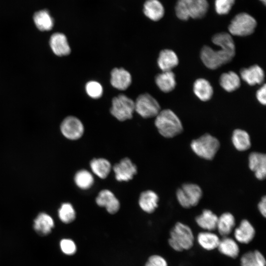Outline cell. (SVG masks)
Here are the masks:
<instances>
[{"instance_id":"obj_1","label":"cell","mask_w":266,"mask_h":266,"mask_svg":"<svg viewBox=\"0 0 266 266\" xmlns=\"http://www.w3.org/2000/svg\"><path fill=\"white\" fill-rule=\"evenodd\" d=\"M212 41L220 48V50H214L209 46H204L200 52V58L207 67L215 69L233 59L235 48L231 34L226 32L214 34Z\"/></svg>"},{"instance_id":"obj_2","label":"cell","mask_w":266,"mask_h":266,"mask_svg":"<svg viewBox=\"0 0 266 266\" xmlns=\"http://www.w3.org/2000/svg\"><path fill=\"white\" fill-rule=\"evenodd\" d=\"M209 8L207 0H177L175 12L176 17L182 21L190 18L199 19L203 18Z\"/></svg>"},{"instance_id":"obj_3","label":"cell","mask_w":266,"mask_h":266,"mask_svg":"<svg viewBox=\"0 0 266 266\" xmlns=\"http://www.w3.org/2000/svg\"><path fill=\"white\" fill-rule=\"evenodd\" d=\"M155 125L164 137L171 138L183 131L182 123L177 116L170 109L160 111L156 116Z\"/></svg>"},{"instance_id":"obj_4","label":"cell","mask_w":266,"mask_h":266,"mask_svg":"<svg viewBox=\"0 0 266 266\" xmlns=\"http://www.w3.org/2000/svg\"><path fill=\"white\" fill-rule=\"evenodd\" d=\"M194 237L191 228L181 222L175 224L170 233L169 245L178 252L189 250L194 244Z\"/></svg>"},{"instance_id":"obj_5","label":"cell","mask_w":266,"mask_h":266,"mask_svg":"<svg viewBox=\"0 0 266 266\" xmlns=\"http://www.w3.org/2000/svg\"><path fill=\"white\" fill-rule=\"evenodd\" d=\"M193 152L205 160H212L220 147L219 140L212 135L206 133L193 140L191 143Z\"/></svg>"},{"instance_id":"obj_6","label":"cell","mask_w":266,"mask_h":266,"mask_svg":"<svg viewBox=\"0 0 266 266\" xmlns=\"http://www.w3.org/2000/svg\"><path fill=\"white\" fill-rule=\"evenodd\" d=\"M257 24V21L253 16L246 12H241L232 19L228 30L233 35L248 36L254 32Z\"/></svg>"},{"instance_id":"obj_7","label":"cell","mask_w":266,"mask_h":266,"mask_svg":"<svg viewBox=\"0 0 266 266\" xmlns=\"http://www.w3.org/2000/svg\"><path fill=\"white\" fill-rule=\"evenodd\" d=\"M202 195L200 187L193 183L184 184L176 192V198L179 204L186 208L197 205Z\"/></svg>"},{"instance_id":"obj_8","label":"cell","mask_w":266,"mask_h":266,"mask_svg":"<svg viewBox=\"0 0 266 266\" xmlns=\"http://www.w3.org/2000/svg\"><path fill=\"white\" fill-rule=\"evenodd\" d=\"M134 111V102L126 95H119L113 99L110 112L118 120L131 119Z\"/></svg>"},{"instance_id":"obj_9","label":"cell","mask_w":266,"mask_h":266,"mask_svg":"<svg viewBox=\"0 0 266 266\" xmlns=\"http://www.w3.org/2000/svg\"><path fill=\"white\" fill-rule=\"evenodd\" d=\"M135 111L144 118L156 116L160 111V106L150 94L145 93L139 95L134 102Z\"/></svg>"},{"instance_id":"obj_10","label":"cell","mask_w":266,"mask_h":266,"mask_svg":"<svg viewBox=\"0 0 266 266\" xmlns=\"http://www.w3.org/2000/svg\"><path fill=\"white\" fill-rule=\"evenodd\" d=\"M61 130L63 134L70 140H77L82 137L84 128L81 121L74 116H68L62 122Z\"/></svg>"},{"instance_id":"obj_11","label":"cell","mask_w":266,"mask_h":266,"mask_svg":"<svg viewBox=\"0 0 266 266\" xmlns=\"http://www.w3.org/2000/svg\"><path fill=\"white\" fill-rule=\"evenodd\" d=\"M116 179L118 181H128L137 172L136 166L128 158L122 159L113 167Z\"/></svg>"},{"instance_id":"obj_12","label":"cell","mask_w":266,"mask_h":266,"mask_svg":"<svg viewBox=\"0 0 266 266\" xmlns=\"http://www.w3.org/2000/svg\"><path fill=\"white\" fill-rule=\"evenodd\" d=\"M97 204L106 208L110 214L116 213L119 209V201L114 194L110 190L104 189L100 191L96 199Z\"/></svg>"},{"instance_id":"obj_13","label":"cell","mask_w":266,"mask_h":266,"mask_svg":"<svg viewBox=\"0 0 266 266\" xmlns=\"http://www.w3.org/2000/svg\"><path fill=\"white\" fill-rule=\"evenodd\" d=\"M249 167L259 180L265 179L266 175V156L259 152H252L249 156Z\"/></svg>"},{"instance_id":"obj_14","label":"cell","mask_w":266,"mask_h":266,"mask_svg":"<svg viewBox=\"0 0 266 266\" xmlns=\"http://www.w3.org/2000/svg\"><path fill=\"white\" fill-rule=\"evenodd\" d=\"M240 74L241 78L251 86L261 84L265 79L263 69L257 65L241 69Z\"/></svg>"},{"instance_id":"obj_15","label":"cell","mask_w":266,"mask_h":266,"mask_svg":"<svg viewBox=\"0 0 266 266\" xmlns=\"http://www.w3.org/2000/svg\"><path fill=\"white\" fill-rule=\"evenodd\" d=\"M112 86L120 90L127 89L132 83L131 74L123 68H115L111 72Z\"/></svg>"},{"instance_id":"obj_16","label":"cell","mask_w":266,"mask_h":266,"mask_svg":"<svg viewBox=\"0 0 266 266\" xmlns=\"http://www.w3.org/2000/svg\"><path fill=\"white\" fill-rule=\"evenodd\" d=\"M49 43L52 50L57 56H66L70 52L66 37L62 33H53L50 37Z\"/></svg>"},{"instance_id":"obj_17","label":"cell","mask_w":266,"mask_h":266,"mask_svg":"<svg viewBox=\"0 0 266 266\" xmlns=\"http://www.w3.org/2000/svg\"><path fill=\"white\" fill-rule=\"evenodd\" d=\"M255 231L253 226L247 220H242L239 226L234 231V236L236 240L241 243L247 244L254 238Z\"/></svg>"},{"instance_id":"obj_18","label":"cell","mask_w":266,"mask_h":266,"mask_svg":"<svg viewBox=\"0 0 266 266\" xmlns=\"http://www.w3.org/2000/svg\"><path fill=\"white\" fill-rule=\"evenodd\" d=\"M158 65L162 71H171L179 63L176 53L170 49L162 50L157 61Z\"/></svg>"},{"instance_id":"obj_19","label":"cell","mask_w":266,"mask_h":266,"mask_svg":"<svg viewBox=\"0 0 266 266\" xmlns=\"http://www.w3.org/2000/svg\"><path fill=\"white\" fill-rule=\"evenodd\" d=\"M159 197L152 190H147L141 193L138 203L140 208L145 212L151 213L158 207Z\"/></svg>"},{"instance_id":"obj_20","label":"cell","mask_w":266,"mask_h":266,"mask_svg":"<svg viewBox=\"0 0 266 266\" xmlns=\"http://www.w3.org/2000/svg\"><path fill=\"white\" fill-rule=\"evenodd\" d=\"M143 12L148 18L157 21L163 17L165 9L159 0H147L144 4Z\"/></svg>"},{"instance_id":"obj_21","label":"cell","mask_w":266,"mask_h":266,"mask_svg":"<svg viewBox=\"0 0 266 266\" xmlns=\"http://www.w3.org/2000/svg\"><path fill=\"white\" fill-rule=\"evenodd\" d=\"M193 91L196 96L202 101L209 100L213 93L211 85L204 78H199L195 81Z\"/></svg>"},{"instance_id":"obj_22","label":"cell","mask_w":266,"mask_h":266,"mask_svg":"<svg viewBox=\"0 0 266 266\" xmlns=\"http://www.w3.org/2000/svg\"><path fill=\"white\" fill-rule=\"evenodd\" d=\"M155 82L159 88L165 93L171 92L176 86L175 75L171 71H163L158 74Z\"/></svg>"},{"instance_id":"obj_23","label":"cell","mask_w":266,"mask_h":266,"mask_svg":"<svg viewBox=\"0 0 266 266\" xmlns=\"http://www.w3.org/2000/svg\"><path fill=\"white\" fill-rule=\"evenodd\" d=\"M218 217L212 211L204 209L196 218L197 224L201 228L208 231L216 229Z\"/></svg>"},{"instance_id":"obj_24","label":"cell","mask_w":266,"mask_h":266,"mask_svg":"<svg viewBox=\"0 0 266 266\" xmlns=\"http://www.w3.org/2000/svg\"><path fill=\"white\" fill-rule=\"evenodd\" d=\"M33 19L37 28L41 31L51 30L54 26V20L47 10L43 9L36 12Z\"/></svg>"},{"instance_id":"obj_25","label":"cell","mask_w":266,"mask_h":266,"mask_svg":"<svg viewBox=\"0 0 266 266\" xmlns=\"http://www.w3.org/2000/svg\"><path fill=\"white\" fill-rule=\"evenodd\" d=\"M235 224V219L233 214L225 212L218 217L216 229L221 236L226 237L232 232Z\"/></svg>"},{"instance_id":"obj_26","label":"cell","mask_w":266,"mask_h":266,"mask_svg":"<svg viewBox=\"0 0 266 266\" xmlns=\"http://www.w3.org/2000/svg\"><path fill=\"white\" fill-rule=\"evenodd\" d=\"M219 82L223 89L228 92L236 90L240 86V77L235 72L231 71L223 73L220 76Z\"/></svg>"},{"instance_id":"obj_27","label":"cell","mask_w":266,"mask_h":266,"mask_svg":"<svg viewBox=\"0 0 266 266\" xmlns=\"http://www.w3.org/2000/svg\"><path fill=\"white\" fill-rule=\"evenodd\" d=\"M217 248L222 254L232 258H236L239 253L237 243L232 238L227 236L220 240Z\"/></svg>"},{"instance_id":"obj_28","label":"cell","mask_w":266,"mask_h":266,"mask_svg":"<svg viewBox=\"0 0 266 266\" xmlns=\"http://www.w3.org/2000/svg\"><path fill=\"white\" fill-rule=\"evenodd\" d=\"M90 165L93 172L101 179L106 178L111 169L110 163L104 158L93 159Z\"/></svg>"},{"instance_id":"obj_29","label":"cell","mask_w":266,"mask_h":266,"mask_svg":"<svg viewBox=\"0 0 266 266\" xmlns=\"http://www.w3.org/2000/svg\"><path fill=\"white\" fill-rule=\"evenodd\" d=\"M232 140L234 147L240 151L247 150L251 146L249 134L241 129H236L233 132Z\"/></svg>"},{"instance_id":"obj_30","label":"cell","mask_w":266,"mask_h":266,"mask_svg":"<svg viewBox=\"0 0 266 266\" xmlns=\"http://www.w3.org/2000/svg\"><path fill=\"white\" fill-rule=\"evenodd\" d=\"M53 226L54 222L52 218L45 213H40L34 220V230L41 235H45L49 233Z\"/></svg>"},{"instance_id":"obj_31","label":"cell","mask_w":266,"mask_h":266,"mask_svg":"<svg viewBox=\"0 0 266 266\" xmlns=\"http://www.w3.org/2000/svg\"><path fill=\"white\" fill-rule=\"evenodd\" d=\"M241 266H266V261L263 255L259 251H249L241 257Z\"/></svg>"},{"instance_id":"obj_32","label":"cell","mask_w":266,"mask_h":266,"mask_svg":"<svg viewBox=\"0 0 266 266\" xmlns=\"http://www.w3.org/2000/svg\"><path fill=\"white\" fill-rule=\"evenodd\" d=\"M197 240L199 244L203 248L207 250H212L217 248L220 239L214 233L204 232L198 234Z\"/></svg>"},{"instance_id":"obj_33","label":"cell","mask_w":266,"mask_h":266,"mask_svg":"<svg viewBox=\"0 0 266 266\" xmlns=\"http://www.w3.org/2000/svg\"><path fill=\"white\" fill-rule=\"evenodd\" d=\"M74 182L81 189L87 190L93 186L94 179L90 172L86 169H81L76 173Z\"/></svg>"},{"instance_id":"obj_34","label":"cell","mask_w":266,"mask_h":266,"mask_svg":"<svg viewBox=\"0 0 266 266\" xmlns=\"http://www.w3.org/2000/svg\"><path fill=\"white\" fill-rule=\"evenodd\" d=\"M59 216L65 223H69L75 218V212L72 205L69 203H63L59 210Z\"/></svg>"},{"instance_id":"obj_35","label":"cell","mask_w":266,"mask_h":266,"mask_svg":"<svg viewBox=\"0 0 266 266\" xmlns=\"http://www.w3.org/2000/svg\"><path fill=\"white\" fill-rule=\"evenodd\" d=\"M235 0H215L216 12L220 15L228 14L231 10Z\"/></svg>"},{"instance_id":"obj_36","label":"cell","mask_w":266,"mask_h":266,"mask_svg":"<svg viewBox=\"0 0 266 266\" xmlns=\"http://www.w3.org/2000/svg\"><path fill=\"white\" fill-rule=\"evenodd\" d=\"M85 89L87 94L93 99L100 98L103 93V89L101 84L96 81L88 82L86 84Z\"/></svg>"},{"instance_id":"obj_37","label":"cell","mask_w":266,"mask_h":266,"mask_svg":"<svg viewBox=\"0 0 266 266\" xmlns=\"http://www.w3.org/2000/svg\"><path fill=\"white\" fill-rule=\"evenodd\" d=\"M60 246L62 251L67 255H72L76 251V247L74 242L68 239L62 240Z\"/></svg>"},{"instance_id":"obj_38","label":"cell","mask_w":266,"mask_h":266,"mask_svg":"<svg viewBox=\"0 0 266 266\" xmlns=\"http://www.w3.org/2000/svg\"><path fill=\"white\" fill-rule=\"evenodd\" d=\"M145 266H167V264L162 257L155 255L149 257Z\"/></svg>"},{"instance_id":"obj_39","label":"cell","mask_w":266,"mask_h":266,"mask_svg":"<svg viewBox=\"0 0 266 266\" xmlns=\"http://www.w3.org/2000/svg\"><path fill=\"white\" fill-rule=\"evenodd\" d=\"M256 98L263 105L266 103V87L264 84L256 92Z\"/></svg>"},{"instance_id":"obj_40","label":"cell","mask_w":266,"mask_h":266,"mask_svg":"<svg viewBox=\"0 0 266 266\" xmlns=\"http://www.w3.org/2000/svg\"><path fill=\"white\" fill-rule=\"evenodd\" d=\"M258 207L261 214L264 217L266 216V198L264 196L259 202Z\"/></svg>"},{"instance_id":"obj_41","label":"cell","mask_w":266,"mask_h":266,"mask_svg":"<svg viewBox=\"0 0 266 266\" xmlns=\"http://www.w3.org/2000/svg\"><path fill=\"white\" fill-rule=\"evenodd\" d=\"M261 2H262L264 5H266V0H259Z\"/></svg>"}]
</instances>
